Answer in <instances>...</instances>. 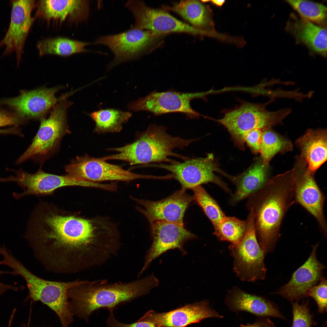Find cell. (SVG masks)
<instances>
[{"instance_id":"cell-31","label":"cell","mask_w":327,"mask_h":327,"mask_svg":"<svg viewBox=\"0 0 327 327\" xmlns=\"http://www.w3.org/2000/svg\"><path fill=\"white\" fill-rule=\"evenodd\" d=\"M302 18L317 23L324 22L327 16V8L324 5L304 0H286Z\"/></svg>"},{"instance_id":"cell-3","label":"cell","mask_w":327,"mask_h":327,"mask_svg":"<svg viewBox=\"0 0 327 327\" xmlns=\"http://www.w3.org/2000/svg\"><path fill=\"white\" fill-rule=\"evenodd\" d=\"M159 284L154 274L127 282L109 283L107 280H84L68 291L72 312L88 322L95 311L101 308L114 310L119 305L148 294Z\"/></svg>"},{"instance_id":"cell-2","label":"cell","mask_w":327,"mask_h":327,"mask_svg":"<svg viewBox=\"0 0 327 327\" xmlns=\"http://www.w3.org/2000/svg\"><path fill=\"white\" fill-rule=\"evenodd\" d=\"M296 177L289 175L276 177L252 194L250 209L253 215L258 242L265 255L274 249L284 217L295 203Z\"/></svg>"},{"instance_id":"cell-25","label":"cell","mask_w":327,"mask_h":327,"mask_svg":"<svg viewBox=\"0 0 327 327\" xmlns=\"http://www.w3.org/2000/svg\"><path fill=\"white\" fill-rule=\"evenodd\" d=\"M307 163V172L312 174L327 160V137L325 131H308L298 141Z\"/></svg>"},{"instance_id":"cell-18","label":"cell","mask_w":327,"mask_h":327,"mask_svg":"<svg viewBox=\"0 0 327 327\" xmlns=\"http://www.w3.org/2000/svg\"><path fill=\"white\" fill-rule=\"evenodd\" d=\"M60 88V87L42 88L21 91L19 96L2 100L0 102L13 109L21 119L40 120L58 101L64 98L55 97V94Z\"/></svg>"},{"instance_id":"cell-32","label":"cell","mask_w":327,"mask_h":327,"mask_svg":"<svg viewBox=\"0 0 327 327\" xmlns=\"http://www.w3.org/2000/svg\"><path fill=\"white\" fill-rule=\"evenodd\" d=\"M194 200L202 208L214 227L226 216L216 202L201 186L193 189Z\"/></svg>"},{"instance_id":"cell-23","label":"cell","mask_w":327,"mask_h":327,"mask_svg":"<svg viewBox=\"0 0 327 327\" xmlns=\"http://www.w3.org/2000/svg\"><path fill=\"white\" fill-rule=\"evenodd\" d=\"M286 29L313 51L323 56L327 52L326 28L294 14L291 15Z\"/></svg>"},{"instance_id":"cell-12","label":"cell","mask_w":327,"mask_h":327,"mask_svg":"<svg viewBox=\"0 0 327 327\" xmlns=\"http://www.w3.org/2000/svg\"><path fill=\"white\" fill-rule=\"evenodd\" d=\"M206 94L202 92H182L173 90L159 92L154 91L146 97L130 102L128 109L134 112L145 111L158 116L167 113L180 112L191 119L200 114L190 105L191 101Z\"/></svg>"},{"instance_id":"cell-4","label":"cell","mask_w":327,"mask_h":327,"mask_svg":"<svg viewBox=\"0 0 327 327\" xmlns=\"http://www.w3.org/2000/svg\"><path fill=\"white\" fill-rule=\"evenodd\" d=\"M196 140L172 136L167 133L164 126L151 124L133 143L121 147L108 149L118 153L102 158L105 161L123 160L131 165L174 162L168 158L170 156L178 157L185 160L189 158L175 153L173 150L175 148L183 149Z\"/></svg>"},{"instance_id":"cell-29","label":"cell","mask_w":327,"mask_h":327,"mask_svg":"<svg viewBox=\"0 0 327 327\" xmlns=\"http://www.w3.org/2000/svg\"><path fill=\"white\" fill-rule=\"evenodd\" d=\"M171 9L199 29L207 26L211 22L207 9L198 1H181L175 3Z\"/></svg>"},{"instance_id":"cell-27","label":"cell","mask_w":327,"mask_h":327,"mask_svg":"<svg viewBox=\"0 0 327 327\" xmlns=\"http://www.w3.org/2000/svg\"><path fill=\"white\" fill-rule=\"evenodd\" d=\"M95 123L94 130L98 134L119 132L123 124L127 122L132 116L129 112L114 108L101 109L88 114Z\"/></svg>"},{"instance_id":"cell-17","label":"cell","mask_w":327,"mask_h":327,"mask_svg":"<svg viewBox=\"0 0 327 327\" xmlns=\"http://www.w3.org/2000/svg\"><path fill=\"white\" fill-rule=\"evenodd\" d=\"M181 188L172 195L157 201L130 198L143 206L137 210L142 213L150 223L156 221H165L184 225L183 219L189 205L194 200L193 196L186 193Z\"/></svg>"},{"instance_id":"cell-8","label":"cell","mask_w":327,"mask_h":327,"mask_svg":"<svg viewBox=\"0 0 327 327\" xmlns=\"http://www.w3.org/2000/svg\"><path fill=\"white\" fill-rule=\"evenodd\" d=\"M246 221L243 237L239 244L229 246L234 259L233 269L241 280L252 282L264 279L267 269L264 263L265 255L258 242L252 210Z\"/></svg>"},{"instance_id":"cell-42","label":"cell","mask_w":327,"mask_h":327,"mask_svg":"<svg viewBox=\"0 0 327 327\" xmlns=\"http://www.w3.org/2000/svg\"><path fill=\"white\" fill-rule=\"evenodd\" d=\"M30 325L28 323L26 324H25L22 325L20 327H30Z\"/></svg>"},{"instance_id":"cell-30","label":"cell","mask_w":327,"mask_h":327,"mask_svg":"<svg viewBox=\"0 0 327 327\" xmlns=\"http://www.w3.org/2000/svg\"><path fill=\"white\" fill-rule=\"evenodd\" d=\"M214 234L221 241L238 245L242 240L246 227V221L235 217L225 216L215 226Z\"/></svg>"},{"instance_id":"cell-14","label":"cell","mask_w":327,"mask_h":327,"mask_svg":"<svg viewBox=\"0 0 327 327\" xmlns=\"http://www.w3.org/2000/svg\"><path fill=\"white\" fill-rule=\"evenodd\" d=\"M157 35L147 30L131 27L117 34L100 37L94 42L108 47L114 54L107 70L126 62L137 59L153 42Z\"/></svg>"},{"instance_id":"cell-37","label":"cell","mask_w":327,"mask_h":327,"mask_svg":"<svg viewBox=\"0 0 327 327\" xmlns=\"http://www.w3.org/2000/svg\"><path fill=\"white\" fill-rule=\"evenodd\" d=\"M263 132L259 129L252 130L245 135L244 141L254 153L259 152Z\"/></svg>"},{"instance_id":"cell-36","label":"cell","mask_w":327,"mask_h":327,"mask_svg":"<svg viewBox=\"0 0 327 327\" xmlns=\"http://www.w3.org/2000/svg\"><path fill=\"white\" fill-rule=\"evenodd\" d=\"M113 310H109V314L107 320V327H156L152 322L143 316L137 322L130 324L122 323L115 318Z\"/></svg>"},{"instance_id":"cell-35","label":"cell","mask_w":327,"mask_h":327,"mask_svg":"<svg viewBox=\"0 0 327 327\" xmlns=\"http://www.w3.org/2000/svg\"><path fill=\"white\" fill-rule=\"evenodd\" d=\"M327 280L322 277L317 285L312 288L309 291L308 296L313 298L318 306L319 312L322 313L327 311Z\"/></svg>"},{"instance_id":"cell-20","label":"cell","mask_w":327,"mask_h":327,"mask_svg":"<svg viewBox=\"0 0 327 327\" xmlns=\"http://www.w3.org/2000/svg\"><path fill=\"white\" fill-rule=\"evenodd\" d=\"M319 243L312 246L306 262L293 274L289 282L275 293L287 299L298 301L308 296L309 290L320 282L325 266L318 260L316 250Z\"/></svg>"},{"instance_id":"cell-34","label":"cell","mask_w":327,"mask_h":327,"mask_svg":"<svg viewBox=\"0 0 327 327\" xmlns=\"http://www.w3.org/2000/svg\"><path fill=\"white\" fill-rule=\"evenodd\" d=\"M293 321L292 327H312L314 324L312 315L310 312L309 301L299 304L292 302Z\"/></svg>"},{"instance_id":"cell-16","label":"cell","mask_w":327,"mask_h":327,"mask_svg":"<svg viewBox=\"0 0 327 327\" xmlns=\"http://www.w3.org/2000/svg\"><path fill=\"white\" fill-rule=\"evenodd\" d=\"M35 0L11 1V12L8 28L0 42V47L5 46L3 55L16 53L17 64L21 58L25 40L34 18L31 12L35 7Z\"/></svg>"},{"instance_id":"cell-7","label":"cell","mask_w":327,"mask_h":327,"mask_svg":"<svg viewBox=\"0 0 327 327\" xmlns=\"http://www.w3.org/2000/svg\"><path fill=\"white\" fill-rule=\"evenodd\" d=\"M290 111L288 109L268 111L259 105L244 103L217 121L227 128L235 144L244 150V137L248 132L255 129H265L281 121Z\"/></svg>"},{"instance_id":"cell-15","label":"cell","mask_w":327,"mask_h":327,"mask_svg":"<svg viewBox=\"0 0 327 327\" xmlns=\"http://www.w3.org/2000/svg\"><path fill=\"white\" fill-rule=\"evenodd\" d=\"M150 224L152 244L145 256L144 265L137 276L138 278L154 259L166 251L177 249L183 254H186V252L183 248L184 244L189 240L197 238L184 228V225L161 221Z\"/></svg>"},{"instance_id":"cell-39","label":"cell","mask_w":327,"mask_h":327,"mask_svg":"<svg viewBox=\"0 0 327 327\" xmlns=\"http://www.w3.org/2000/svg\"><path fill=\"white\" fill-rule=\"evenodd\" d=\"M240 327H276L274 323L266 317H260L253 323L241 324Z\"/></svg>"},{"instance_id":"cell-26","label":"cell","mask_w":327,"mask_h":327,"mask_svg":"<svg viewBox=\"0 0 327 327\" xmlns=\"http://www.w3.org/2000/svg\"><path fill=\"white\" fill-rule=\"evenodd\" d=\"M266 166L262 161L258 162L240 175L230 177L236 186L231 199L232 203L235 204L256 193L266 183Z\"/></svg>"},{"instance_id":"cell-38","label":"cell","mask_w":327,"mask_h":327,"mask_svg":"<svg viewBox=\"0 0 327 327\" xmlns=\"http://www.w3.org/2000/svg\"><path fill=\"white\" fill-rule=\"evenodd\" d=\"M21 121V118L16 115L0 111V127L15 125L20 123Z\"/></svg>"},{"instance_id":"cell-13","label":"cell","mask_w":327,"mask_h":327,"mask_svg":"<svg viewBox=\"0 0 327 327\" xmlns=\"http://www.w3.org/2000/svg\"><path fill=\"white\" fill-rule=\"evenodd\" d=\"M68 174L85 180L99 183L105 181L130 182L140 179L155 178V176L137 174L111 164L101 158L88 155L77 157L66 165Z\"/></svg>"},{"instance_id":"cell-24","label":"cell","mask_w":327,"mask_h":327,"mask_svg":"<svg viewBox=\"0 0 327 327\" xmlns=\"http://www.w3.org/2000/svg\"><path fill=\"white\" fill-rule=\"evenodd\" d=\"M89 4L87 0H40L36 15L48 21L60 22L77 14L85 20L88 15Z\"/></svg>"},{"instance_id":"cell-9","label":"cell","mask_w":327,"mask_h":327,"mask_svg":"<svg viewBox=\"0 0 327 327\" xmlns=\"http://www.w3.org/2000/svg\"><path fill=\"white\" fill-rule=\"evenodd\" d=\"M0 181L16 182L23 189L21 193H12L16 200L28 195H52L56 190L63 187L78 186L100 189L101 187L99 183L85 180L68 174L58 175L48 173L41 167L33 174L23 171L16 172V176L0 178Z\"/></svg>"},{"instance_id":"cell-10","label":"cell","mask_w":327,"mask_h":327,"mask_svg":"<svg viewBox=\"0 0 327 327\" xmlns=\"http://www.w3.org/2000/svg\"><path fill=\"white\" fill-rule=\"evenodd\" d=\"M151 165L171 172L172 178L178 181L182 188L186 190L212 182L229 192L226 185L214 173L219 170L212 154H208L205 157L189 158L182 162L175 161L169 164L160 163Z\"/></svg>"},{"instance_id":"cell-6","label":"cell","mask_w":327,"mask_h":327,"mask_svg":"<svg viewBox=\"0 0 327 327\" xmlns=\"http://www.w3.org/2000/svg\"><path fill=\"white\" fill-rule=\"evenodd\" d=\"M70 104L69 102L62 99L53 107L48 118L40 120L39 129L32 143L18 159L17 163L30 159L43 162L56 152L62 138L70 133L67 118Z\"/></svg>"},{"instance_id":"cell-33","label":"cell","mask_w":327,"mask_h":327,"mask_svg":"<svg viewBox=\"0 0 327 327\" xmlns=\"http://www.w3.org/2000/svg\"><path fill=\"white\" fill-rule=\"evenodd\" d=\"M288 145L286 141L273 131L263 132L259 152L263 164L266 166L274 156Z\"/></svg>"},{"instance_id":"cell-22","label":"cell","mask_w":327,"mask_h":327,"mask_svg":"<svg viewBox=\"0 0 327 327\" xmlns=\"http://www.w3.org/2000/svg\"><path fill=\"white\" fill-rule=\"evenodd\" d=\"M225 301L229 310L237 314L243 311L260 317L285 319L271 301L262 296L246 292L237 287L228 291Z\"/></svg>"},{"instance_id":"cell-11","label":"cell","mask_w":327,"mask_h":327,"mask_svg":"<svg viewBox=\"0 0 327 327\" xmlns=\"http://www.w3.org/2000/svg\"><path fill=\"white\" fill-rule=\"evenodd\" d=\"M125 5L134 17L133 28L150 31L157 36L175 32L206 34V31L182 22L163 10L148 6L143 1H128Z\"/></svg>"},{"instance_id":"cell-5","label":"cell","mask_w":327,"mask_h":327,"mask_svg":"<svg viewBox=\"0 0 327 327\" xmlns=\"http://www.w3.org/2000/svg\"><path fill=\"white\" fill-rule=\"evenodd\" d=\"M9 266L12 269L11 274L19 275L25 281L28 291L27 298L47 305L58 315L62 327H68L73 321L74 315L68 300V291L84 280L59 282L45 280L32 273L16 258L10 261Z\"/></svg>"},{"instance_id":"cell-28","label":"cell","mask_w":327,"mask_h":327,"mask_svg":"<svg viewBox=\"0 0 327 327\" xmlns=\"http://www.w3.org/2000/svg\"><path fill=\"white\" fill-rule=\"evenodd\" d=\"M91 44L89 42L58 37L39 41L37 47L39 56L53 54L68 56L76 53L88 52L85 47Z\"/></svg>"},{"instance_id":"cell-41","label":"cell","mask_w":327,"mask_h":327,"mask_svg":"<svg viewBox=\"0 0 327 327\" xmlns=\"http://www.w3.org/2000/svg\"><path fill=\"white\" fill-rule=\"evenodd\" d=\"M211 2L213 4L219 6H221L224 4L225 1L223 0H213L211 1Z\"/></svg>"},{"instance_id":"cell-19","label":"cell","mask_w":327,"mask_h":327,"mask_svg":"<svg viewBox=\"0 0 327 327\" xmlns=\"http://www.w3.org/2000/svg\"><path fill=\"white\" fill-rule=\"evenodd\" d=\"M156 327H185L209 318H222L223 316L211 308L205 300L187 305L167 312L159 313L150 310L143 316Z\"/></svg>"},{"instance_id":"cell-40","label":"cell","mask_w":327,"mask_h":327,"mask_svg":"<svg viewBox=\"0 0 327 327\" xmlns=\"http://www.w3.org/2000/svg\"><path fill=\"white\" fill-rule=\"evenodd\" d=\"M11 274V272L3 271L0 270V276L4 274ZM13 290L17 291L18 290V288L12 285L5 284L2 282L0 281V296L5 293L6 291L9 290Z\"/></svg>"},{"instance_id":"cell-1","label":"cell","mask_w":327,"mask_h":327,"mask_svg":"<svg viewBox=\"0 0 327 327\" xmlns=\"http://www.w3.org/2000/svg\"><path fill=\"white\" fill-rule=\"evenodd\" d=\"M24 237L49 271L77 273L104 264L116 254L117 233L106 218H87L41 201L30 215Z\"/></svg>"},{"instance_id":"cell-21","label":"cell","mask_w":327,"mask_h":327,"mask_svg":"<svg viewBox=\"0 0 327 327\" xmlns=\"http://www.w3.org/2000/svg\"><path fill=\"white\" fill-rule=\"evenodd\" d=\"M325 196L312 174L307 172L296 179L294 201L299 204L316 219L320 231L327 237V225L324 212Z\"/></svg>"}]
</instances>
